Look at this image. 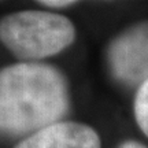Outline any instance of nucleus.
I'll return each instance as SVG.
<instances>
[{"mask_svg": "<svg viewBox=\"0 0 148 148\" xmlns=\"http://www.w3.org/2000/svg\"><path fill=\"white\" fill-rule=\"evenodd\" d=\"M67 108V84L55 67L23 62L0 70V132L36 133L59 122Z\"/></svg>", "mask_w": 148, "mask_h": 148, "instance_id": "nucleus-1", "label": "nucleus"}, {"mask_svg": "<svg viewBox=\"0 0 148 148\" xmlns=\"http://www.w3.org/2000/svg\"><path fill=\"white\" fill-rule=\"evenodd\" d=\"M74 25L63 15L45 11H21L0 21V41L19 59L53 56L71 45Z\"/></svg>", "mask_w": 148, "mask_h": 148, "instance_id": "nucleus-2", "label": "nucleus"}, {"mask_svg": "<svg viewBox=\"0 0 148 148\" xmlns=\"http://www.w3.org/2000/svg\"><path fill=\"white\" fill-rule=\"evenodd\" d=\"M107 60L112 75L123 84L148 81V21L116 36L108 47Z\"/></svg>", "mask_w": 148, "mask_h": 148, "instance_id": "nucleus-3", "label": "nucleus"}, {"mask_svg": "<svg viewBox=\"0 0 148 148\" xmlns=\"http://www.w3.org/2000/svg\"><path fill=\"white\" fill-rule=\"evenodd\" d=\"M15 148H101V143L90 126L66 121L32 133Z\"/></svg>", "mask_w": 148, "mask_h": 148, "instance_id": "nucleus-4", "label": "nucleus"}, {"mask_svg": "<svg viewBox=\"0 0 148 148\" xmlns=\"http://www.w3.org/2000/svg\"><path fill=\"white\" fill-rule=\"evenodd\" d=\"M134 116L138 127L148 137V81L138 86L134 99Z\"/></svg>", "mask_w": 148, "mask_h": 148, "instance_id": "nucleus-5", "label": "nucleus"}, {"mask_svg": "<svg viewBox=\"0 0 148 148\" xmlns=\"http://www.w3.org/2000/svg\"><path fill=\"white\" fill-rule=\"evenodd\" d=\"M40 4L47 5V7H67V5L74 4V1H70V0H67V1H64V0H62V1L49 0V1H40Z\"/></svg>", "mask_w": 148, "mask_h": 148, "instance_id": "nucleus-6", "label": "nucleus"}, {"mask_svg": "<svg viewBox=\"0 0 148 148\" xmlns=\"http://www.w3.org/2000/svg\"><path fill=\"white\" fill-rule=\"evenodd\" d=\"M118 148H147V147L143 145V144L137 143V141H126V143H123L122 145H119Z\"/></svg>", "mask_w": 148, "mask_h": 148, "instance_id": "nucleus-7", "label": "nucleus"}]
</instances>
